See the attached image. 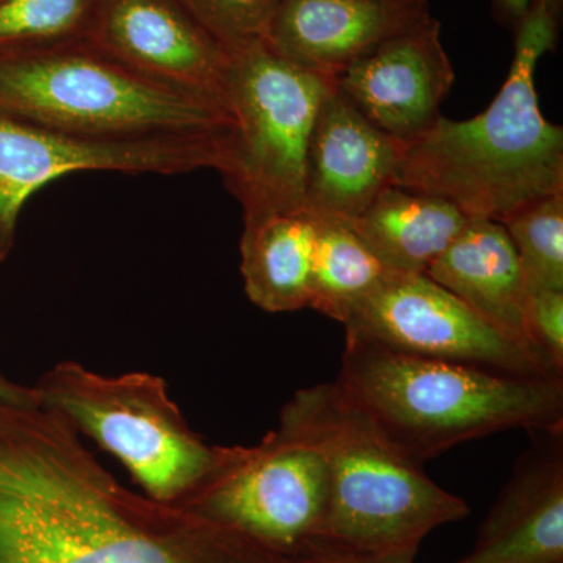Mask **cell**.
<instances>
[{
  "label": "cell",
  "instance_id": "8fae6325",
  "mask_svg": "<svg viewBox=\"0 0 563 563\" xmlns=\"http://www.w3.org/2000/svg\"><path fill=\"white\" fill-rule=\"evenodd\" d=\"M455 74L435 18L380 41L333 76V88L402 146L431 131Z\"/></svg>",
  "mask_w": 563,
  "mask_h": 563
},
{
  "label": "cell",
  "instance_id": "484cf974",
  "mask_svg": "<svg viewBox=\"0 0 563 563\" xmlns=\"http://www.w3.org/2000/svg\"><path fill=\"white\" fill-rule=\"evenodd\" d=\"M539 0H493V14L506 25L517 24Z\"/></svg>",
  "mask_w": 563,
  "mask_h": 563
},
{
  "label": "cell",
  "instance_id": "9c48e42d",
  "mask_svg": "<svg viewBox=\"0 0 563 563\" xmlns=\"http://www.w3.org/2000/svg\"><path fill=\"white\" fill-rule=\"evenodd\" d=\"M342 324L346 336L402 354L518 376L563 377L551 358L504 335L426 274L388 273Z\"/></svg>",
  "mask_w": 563,
  "mask_h": 563
},
{
  "label": "cell",
  "instance_id": "8992f818",
  "mask_svg": "<svg viewBox=\"0 0 563 563\" xmlns=\"http://www.w3.org/2000/svg\"><path fill=\"white\" fill-rule=\"evenodd\" d=\"M33 390L41 409L114 455L155 501L184 507L228 455L229 446H210L192 431L155 374L110 377L62 362Z\"/></svg>",
  "mask_w": 563,
  "mask_h": 563
},
{
  "label": "cell",
  "instance_id": "44dd1931",
  "mask_svg": "<svg viewBox=\"0 0 563 563\" xmlns=\"http://www.w3.org/2000/svg\"><path fill=\"white\" fill-rule=\"evenodd\" d=\"M101 0H0V47L87 40Z\"/></svg>",
  "mask_w": 563,
  "mask_h": 563
},
{
  "label": "cell",
  "instance_id": "e0dca14e",
  "mask_svg": "<svg viewBox=\"0 0 563 563\" xmlns=\"http://www.w3.org/2000/svg\"><path fill=\"white\" fill-rule=\"evenodd\" d=\"M317 217L306 209L244 217L242 276L252 303L269 313L312 302Z\"/></svg>",
  "mask_w": 563,
  "mask_h": 563
},
{
  "label": "cell",
  "instance_id": "ba28073f",
  "mask_svg": "<svg viewBox=\"0 0 563 563\" xmlns=\"http://www.w3.org/2000/svg\"><path fill=\"white\" fill-rule=\"evenodd\" d=\"M180 509L302 561L328 517V466L312 444L277 426L254 446H229L220 468Z\"/></svg>",
  "mask_w": 563,
  "mask_h": 563
},
{
  "label": "cell",
  "instance_id": "ac0fdd59",
  "mask_svg": "<svg viewBox=\"0 0 563 563\" xmlns=\"http://www.w3.org/2000/svg\"><path fill=\"white\" fill-rule=\"evenodd\" d=\"M468 221L439 196L391 184L350 222L388 272L426 274Z\"/></svg>",
  "mask_w": 563,
  "mask_h": 563
},
{
  "label": "cell",
  "instance_id": "277c9868",
  "mask_svg": "<svg viewBox=\"0 0 563 563\" xmlns=\"http://www.w3.org/2000/svg\"><path fill=\"white\" fill-rule=\"evenodd\" d=\"M277 426L312 444L328 466L322 542L374 553L420 550L433 529L468 517V504L433 483L336 383L296 391Z\"/></svg>",
  "mask_w": 563,
  "mask_h": 563
},
{
  "label": "cell",
  "instance_id": "d4e9b609",
  "mask_svg": "<svg viewBox=\"0 0 563 563\" xmlns=\"http://www.w3.org/2000/svg\"><path fill=\"white\" fill-rule=\"evenodd\" d=\"M0 407H40L33 387L9 379L0 372Z\"/></svg>",
  "mask_w": 563,
  "mask_h": 563
},
{
  "label": "cell",
  "instance_id": "7c38bea8",
  "mask_svg": "<svg viewBox=\"0 0 563 563\" xmlns=\"http://www.w3.org/2000/svg\"><path fill=\"white\" fill-rule=\"evenodd\" d=\"M85 41L144 79L222 101L229 49L176 0H101Z\"/></svg>",
  "mask_w": 563,
  "mask_h": 563
},
{
  "label": "cell",
  "instance_id": "7402d4cb",
  "mask_svg": "<svg viewBox=\"0 0 563 563\" xmlns=\"http://www.w3.org/2000/svg\"><path fill=\"white\" fill-rule=\"evenodd\" d=\"M228 49L262 40L279 0H176Z\"/></svg>",
  "mask_w": 563,
  "mask_h": 563
},
{
  "label": "cell",
  "instance_id": "d6986e66",
  "mask_svg": "<svg viewBox=\"0 0 563 563\" xmlns=\"http://www.w3.org/2000/svg\"><path fill=\"white\" fill-rule=\"evenodd\" d=\"M388 273L350 221L317 217L310 309L343 322Z\"/></svg>",
  "mask_w": 563,
  "mask_h": 563
},
{
  "label": "cell",
  "instance_id": "5b68a950",
  "mask_svg": "<svg viewBox=\"0 0 563 563\" xmlns=\"http://www.w3.org/2000/svg\"><path fill=\"white\" fill-rule=\"evenodd\" d=\"M0 114L77 140L231 139L224 102L144 79L88 41L0 47Z\"/></svg>",
  "mask_w": 563,
  "mask_h": 563
},
{
  "label": "cell",
  "instance_id": "ffe728a7",
  "mask_svg": "<svg viewBox=\"0 0 563 563\" xmlns=\"http://www.w3.org/2000/svg\"><path fill=\"white\" fill-rule=\"evenodd\" d=\"M528 292L563 291V192L544 196L503 221Z\"/></svg>",
  "mask_w": 563,
  "mask_h": 563
},
{
  "label": "cell",
  "instance_id": "6da1fadb",
  "mask_svg": "<svg viewBox=\"0 0 563 563\" xmlns=\"http://www.w3.org/2000/svg\"><path fill=\"white\" fill-rule=\"evenodd\" d=\"M0 563H285L190 510L140 498L41 407H0Z\"/></svg>",
  "mask_w": 563,
  "mask_h": 563
},
{
  "label": "cell",
  "instance_id": "cb8c5ba5",
  "mask_svg": "<svg viewBox=\"0 0 563 563\" xmlns=\"http://www.w3.org/2000/svg\"><path fill=\"white\" fill-rule=\"evenodd\" d=\"M418 550L374 551L347 550L317 540L303 554V563H415Z\"/></svg>",
  "mask_w": 563,
  "mask_h": 563
},
{
  "label": "cell",
  "instance_id": "2e32d148",
  "mask_svg": "<svg viewBox=\"0 0 563 563\" xmlns=\"http://www.w3.org/2000/svg\"><path fill=\"white\" fill-rule=\"evenodd\" d=\"M426 276L453 292L504 335L542 352L532 342L523 268L503 222H466Z\"/></svg>",
  "mask_w": 563,
  "mask_h": 563
},
{
  "label": "cell",
  "instance_id": "7a4b0ae2",
  "mask_svg": "<svg viewBox=\"0 0 563 563\" xmlns=\"http://www.w3.org/2000/svg\"><path fill=\"white\" fill-rule=\"evenodd\" d=\"M562 0H539L515 24L507 79L490 106L466 121L443 114L402 147L395 184L439 196L470 220L503 222L529 202L563 192V129L543 117L540 58L554 49Z\"/></svg>",
  "mask_w": 563,
  "mask_h": 563
},
{
  "label": "cell",
  "instance_id": "3957f363",
  "mask_svg": "<svg viewBox=\"0 0 563 563\" xmlns=\"http://www.w3.org/2000/svg\"><path fill=\"white\" fill-rule=\"evenodd\" d=\"M335 383L421 463L507 429L563 428V377L493 372L346 336Z\"/></svg>",
  "mask_w": 563,
  "mask_h": 563
},
{
  "label": "cell",
  "instance_id": "30bf717a",
  "mask_svg": "<svg viewBox=\"0 0 563 563\" xmlns=\"http://www.w3.org/2000/svg\"><path fill=\"white\" fill-rule=\"evenodd\" d=\"M229 140H77L0 114V263L10 257L16 243L25 202L51 181L88 172L162 176L199 169L221 173Z\"/></svg>",
  "mask_w": 563,
  "mask_h": 563
},
{
  "label": "cell",
  "instance_id": "603a6c76",
  "mask_svg": "<svg viewBox=\"0 0 563 563\" xmlns=\"http://www.w3.org/2000/svg\"><path fill=\"white\" fill-rule=\"evenodd\" d=\"M528 321L533 344L563 372V291L531 292Z\"/></svg>",
  "mask_w": 563,
  "mask_h": 563
},
{
  "label": "cell",
  "instance_id": "52a82bcc",
  "mask_svg": "<svg viewBox=\"0 0 563 563\" xmlns=\"http://www.w3.org/2000/svg\"><path fill=\"white\" fill-rule=\"evenodd\" d=\"M332 85L262 40L229 49L221 98L233 125L220 174L244 217L303 210L307 150Z\"/></svg>",
  "mask_w": 563,
  "mask_h": 563
},
{
  "label": "cell",
  "instance_id": "4fadbf2b",
  "mask_svg": "<svg viewBox=\"0 0 563 563\" xmlns=\"http://www.w3.org/2000/svg\"><path fill=\"white\" fill-rule=\"evenodd\" d=\"M402 147L365 120L332 85L307 150L303 209L314 217L354 220L395 184Z\"/></svg>",
  "mask_w": 563,
  "mask_h": 563
},
{
  "label": "cell",
  "instance_id": "5bb4252c",
  "mask_svg": "<svg viewBox=\"0 0 563 563\" xmlns=\"http://www.w3.org/2000/svg\"><path fill=\"white\" fill-rule=\"evenodd\" d=\"M531 432L472 553L454 563H563V428Z\"/></svg>",
  "mask_w": 563,
  "mask_h": 563
},
{
  "label": "cell",
  "instance_id": "9a60e30c",
  "mask_svg": "<svg viewBox=\"0 0 563 563\" xmlns=\"http://www.w3.org/2000/svg\"><path fill=\"white\" fill-rule=\"evenodd\" d=\"M429 18L428 0H279L262 41L285 60L333 79L363 52Z\"/></svg>",
  "mask_w": 563,
  "mask_h": 563
}]
</instances>
